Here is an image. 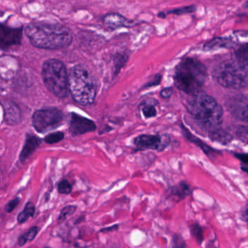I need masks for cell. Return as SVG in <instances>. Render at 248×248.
Segmentation results:
<instances>
[{"instance_id": "3", "label": "cell", "mask_w": 248, "mask_h": 248, "mask_svg": "<svg viewBox=\"0 0 248 248\" xmlns=\"http://www.w3.org/2000/svg\"><path fill=\"white\" fill-rule=\"evenodd\" d=\"M208 78L204 63L194 58H185L177 65L174 84L180 91L188 95L200 92Z\"/></svg>"}, {"instance_id": "2", "label": "cell", "mask_w": 248, "mask_h": 248, "mask_svg": "<svg viewBox=\"0 0 248 248\" xmlns=\"http://www.w3.org/2000/svg\"><path fill=\"white\" fill-rule=\"evenodd\" d=\"M185 107L194 120L208 132L220 127L223 121V107L211 95L200 91L189 95L186 101Z\"/></svg>"}, {"instance_id": "30", "label": "cell", "mask_w": 248, "mask_h": 248, "mask_svg": "<svg viewBox=\"0 0 248 248\" xmlns=\"http://www.w3.org/2000/svg\"><path fill=\"white\" fill-rule=\"evenodd\" d=\"M39 232V228L37 226H33L31 227L27 233H24V236H25L26 239H27V241H31L34 240L35 239L36 236H37V233Z\"/></svg>"}, {"instance_id": "7", "label": "cell", "mask_w": 248, "mask_h": 248, "mask_svg": "<svg viewBox=\"0 0 248 248\" xmlns=\"http://www.w3.org/2000/svg\"><path fill=\"white\" fill-rule=\"evenodd\" d=\"M63 114L56 108H46L35 111L33 114L32 124L39 133H47L62 124Z\"/></svg>"}, {"instance_id": "9", "label": "cell", "mask_w": 248, "mask_h": 248, "mask_svg": "<svg viewBox=\"0 0 248 248\" xmlns=\"http://www.w3.org/2000/svg\"><path fill=\"white\" fill-rule=\"evenodd\" d=\"M226 108L236 120L248 122V98L244 95L231 97L226 103Z\"/></svg>"}, {"instance_id": "20", "label": "cell", "mask_w": 248, "mask_h": 248, "mask_svg": "<svg viewBox=\"0 0 248 248\" xmlns=\"http://www.w3.org/2000/svg\"><path fill=\"white\" fill-rule=\"evenodd\" d=\"M35 213V206L32 202H28L26 204L24 210L18 216V221L19 223H24L28 220L30 217H33Z\"/></svg>"}, {"instance_id": "29", "label": "cell", "mask_w": 248, "mask_h": 248, "mask_svg": "<svg viewBox=\"0 0 248 248\" xmlns=\"http://www.w3.org/2000/svg\"><path fill=\"white\" fill-rule=\"evenodd\" d=\"M162 78V75L157 74V75H155L150 81H149L147 83L145 84V85H143V88L146 89V88H152V87L158 86V85L161 83Z\"/></svg>"}, {"instance_id": "11", "label": "cell", "mask_w": 248, "mask_h": 248, "mask_svg": "<svg viewBox=\"0 0 248 248\" xmlns=\"http://www.w3.org/2000/svg\"><path fill=\"white\" fill-rule=\"evenodd\" d=\"M21 29H14L0 24V48L6 49L21 43Z\"/></svg>"}, {"instance_id": "23", "label": "cell", "mask_w": 248, "mask_h": 248, "mask_svg": "<svg viewBox=\"0 0 248 248\" xmlns=\"http://www.w3.org/2000/svg\"><path fill=\"white\" fill-rule=\"evenodd\" d=\"M234 134L241 141L244 143H247L248 141V128L246 126H236L234 128Z\"/></svg>"}, {"instance_id": "36", "label": "cell", "mask_w": 248, "mask_h": 248, "mask_svg": "<svg viewBox=\"0 0 248 248\" xmlns=\"http://www.w3.org/2000/svg\"></svg>"}, {"instance_id": "15", "label": "cell", "mask_w": 248, "mask_h": 248, "mask_svg": "<svg viewBox=\"0 0 248 248\" xmlns=\"http://www.w3.org/2000/svg\"><path fill=\"white\" fill-rule=\"evenodd\" d=\"M41 143V140L39 138L34 136H28L26 139L25 144L23 148L22 152L20 155V160L21 162H24L26 159H28L31 156L34 151L38 148Z\"/></svg>"}, {"instance_id": "6", "label": "cell", "mask_w": 248, "mask_h": 248, "mask_svg": "<svg viewBox=\"0 0 248 248\" xmlns=\"http://www.w3.org/2000/svg\"><path fill=\"white\" fill-rule=\"evenodd\" d=\"M43 80L47 89L58 98H66L69 95V78L66 66L57 59L46 61L43 66Z\"/></svg>"}, {"instance_id": "28", "label": "cell", "mask_w": 248, "mask_h": 248, "mask_svg": "<svg viewBox=\"0 0 248 248\" xmlns=\"http://www.w3.org/2000/svg\"><path fill=\"white\" fill-rule=\"evenodd\" d=\"M234 156L241 162V169L245 172H248V156L247 154L236 153Z\"/></svg>"}, {"instance_id": "26", "label": "cell", "mask_w": 248, "mask_h": 248, "mask_svg": "<svg viewBox=\"0 0 248 248\" xmlns=\"http://www.w3.org/2000/svg\"><path fill=\"white\" fill-rule=\"evenodd\" d=\"M191 233H192L193 236H194L199 244H201L202 242L203 239H204L203 230L200 225L194 224L191 227Z\"/></svg>"}, {"instance_id": "31", "label": "cell", "mask_w": 248, "mask_h": 248, "mask_svg": "<svg viewBox=\"0 0 248 248\" xmlns=\"http://www.w3.org/2000/svg\"><path fill=\"white\" fill-rule=\"evenodd\" d=\"M172 248H186V244L179 235H175L172 240Z\"/></svg>"}, {"instance_id": "17", "label": "cell", "mask_w": 248, "mask_h": 248, "mask_svg": "<svg viewBox=\"0 0 248 248\" xmlns=\"http://www.w3.org/2000/svg\"><path fill=\"white\" fill-rule=\"evenodd\" d=\"M157 101L155 100H149V101H143L140 107H142L141 111L145 118L151 119L156 117L157 115L156 104Z\"/></svg>"}, {"instance_id": "22", "label": "cell", "mask_w": 248, "mask_h": 248, "mask_svg": "<svg viewBox=\"0 0 248 248\" xmlns=\"http://www.w3.org/2000/svg\"><path fill=\"white\" fill-rule=\"evenodd\" d=\"M197 5H188V6L182 7V8H175L165 13L167 14H174V15L181 16L184 14H192L197 11Z\"/></svg>"}, {"instance_id": "16", "label": "cell", "mask_w": 248, "mask_h": 248, "mask_svg": "<svg viewBox=\"0 0 248 248\" xmlns=\"http://www.w3.org/2000/svg\"><path fill=\"white\" fill-rule=\"evenodd\" d=\"M208 137L212 141L217 142L222 145H228L233 140V136L229 132L217 127L208 132Z\"/></svg>"}, {"instance_id": "34", "label": "cell", "mask_w": 248, "mask_h": 248, "mask_svg": "<svg viewBox=\"0 0 248 248\" xmlns=\"http://www.w3.org/2000/svg\"><path fill=\"white\" fill-rule=\"evenodd\" d=\"M27 239H26L25 236H24V234H23L22 236H20L19 239H18V245H19V246H24V245H25L26 243H27Z\"/></svg>"}, {"instance_id": "1", "label": "cell", "mask_w": 248, "mask_h": 248, "mask_svg": "<svg viewBox=\"0 0 248 248\" xmlns=\"http://www.w3.org/2000/svg\"><path fill=\"white\" fill-rule=\"evenodd\" d=\"M25 34L33 46L46 50L65 48L72 42L69 30L58 24L32 23L26 27Z\"/></svg>"}, {"instance_id": "35", "label": "cell", "mask_w": 248, "mask_h": 248, "mask_svg": "<svg viewBox=\"0 0 248 248\" xmlns=\"http://www.w3.org/2000/svg\"><path fill=\"white\" fill-rule=\"evenodd\" d=\"M158 17L160 18H165V17H166V14L164 12H159V14H158Z\"/></svg>"}, {"instance_id": "5", "label": "cell", "mask_w": 248, "mask_h": 248, "mask_svg": "<svg viewBox=\"0 0 248 248\" xmlns=\"http://www.w3.org/2000/svg\"><path fill=\"white\" fill-rule=\"evenodd\" d=\"M213 76L223 88L239 90L248 85V66L234 59L221 62L215 69Z\"/></svg>"}, {"instance_id": "13", "label": "cell", "mask_w": 248, "mask_h": 248, "mask_svg": "<svg viewBox=\"0 0 248 248\" xmlns=\"http://www.w3.org/2000/svg\"><path fill=\"white\" fill-rule=\"evenodd\" d=\"M181 129H182L183 134H184V136H185L186 139H188L190 142L199 146L209 157H215L216 155L220 153V151L216 150V149L210 147L209 145L206 144L204 142L200 140L199 138L194 136L184 124H181Z\"/></svg>"}, {"instance_id": "4", "label": "cell", "mask_w": 248, "mask_h": 248, "mask_svg": "<svg viewBox=\"0 0 248 248\" xmlns=\"http://www.w3.org/2000/svg\"><path fill=\"white\" fill-rule=\"evenodd\" d=\"M69 91L72 98L82 106L91 105L95 101L97 84L91 72L82 65L73 66L69 71Z\"/></svg>"}, {"instance_id": "25", "label": "cell", "mask_w": 248, "mask_h": 248, "mask_svg": "<svg viewBox=\"0 0 248 248\" xmlns=\"http://www.w3.org/2000/svg\"><path fill=\"white\" fill-rule=\"evenodd\" d=\"M63 138H64V135L62 132H56L46 136L45 138V141L49 144H53L63 140Z\"/></svg>"}, {"instance_id": "33", "label": "cell", "mask_w": 248, "mask_h": 248, "mask_svg": "<svg viewBox=\"0 0 248 248\" xmlns=\"http://www.w3.org/2000/svg\"><path fill=\"white\" fill-rule=\"evenodd\" d=\"M172 93H173V88L172 87H168L165 88L160 91V96L164 99H168L172 96Z\"/></svg>"}, {"instance_id": "24", "label": "cell", "mask_w": 248, "mask_h": 248, "mask_svg": "<svg viewBox=\"0 0 248 248\" xmlns=\"http://www.w3.org/2000/svg\"><path fill=\"white\" fill-rule=\"evenodd\" d=\"M78 207L75 205H69L65 207L61 212L60 216L59 217V223H62L63 220L67 218L68 216H72L76 211Z\"/></svg>"}, {"instance_id": "18", "label": "cell", "mask_w": 248, "mask_h": 248, "mask_svg": "<svg viewBox=\"0 0 248 248\" xmlns=\"http://www.w3.org/2000/svg\"><path fill=\"white\" fill-rule=\"evenodd\" d=\"M129 59V53L127 52H121L117 53L114 56V76H117L120 73L121 69L124 67V65L127 63Z\"/></svg>"}, {"instance_id": "19", "label": "cell", "mask_w": 248, "mask_h": 248, "mask_svg": "<svg viewBox=\"0 0 248 248\" xmlns=\"http://www.w3.org/2000/svg\"><path fill=\"white\" fill-rule=\"evenodd\" d=\"M191 194L189 186L186 183H181L179 185L173 187L171 190V194L174 197H178V200H183Z\"/></svg>"}, {"instance_id": "32", "label": "cell", "mask_w": 248, "mask_h": 248, "mask_svg": "<svg viewBox=\"0 0 248 248\" xmlns=\"http://www.w3.org/2000/svg\"><path fill=\"white\" fill-rule=\"evenodd\" d=\"M19 202V197H16V198L14 199V200H11V202H9L7 204L6 207H5V210H6L8 213H11L13 210H15L16 207L18 205Z\"/></svg>"}, {"instance_id": "12", "label": "cell", "mask_w": 248, "mask_h": 248, "mask_svg": "<svg viewBox=\"0 0 248 248\" xmlns=\"http://www.w3.org/2000/svg\"><path fill=\"white\" fill-rule=\"evenodd\" d=\"M103 23L108 30H116L123 27H131L133 26L132 21L117 13H110L103 18Z\"/></svg>"}, {"instance_id": "27", "label": "cell", "mask_w": 248, "mask_h": 248, "mask_svg": "<svg viewBox=\"0 0 248 248\" xmlns=\"http://www.w3.org/2000/svg\"><path fill=\"white\" fill-rule=\"evenodd\" d=\"M59 192L62 194H69L72 191V186L70 183L66 180L61 181L58 186Z\"/></svg>"}, {"instance_id": "10", "label": "cell", "mask_w": 248, "mask_h": 248, "mask_svg": "<svg viewBox=\"0 0 248 248\" xmlns=\"http://www.w3.org/2000/svg\"><path fill=\"white\" fill-rule=\"evenodd\" d=\"M69 125L70 132L74 136H80L96 130V124L93 120L75 113H72L71 114Z\"/></svg>"}, {"instance_id": "14", "label": "cell", "mask_w": 248, "mask_h": 248, "mask_svg": "<svg viewBox=\"0 0 248 248\" xmlns=\"http://www.w3.org/2000/svg\"><path fill=\"white\" fill-rule=\"evenodd\" d=\"M236 45L231 37H215L209 40L203 46L204 51H212L218 49H230Z\"/></svg>"}, {"instance_id": "21", "label": "cell", "mask_w": 248, "mask_h": 248, "mask_svg": "<svg viewBox=\"0 0 248 248\" xmlns=\"http://www.w3.org/2000/svg\"><path fill=\"white\" fill-rule=\"evenodd\" d=\"M248 45L245 44L241 46L239 48L235 51L233 59L239 62L241 64L245 66H248Z\"/></svg>"}, {"instance_id": "8", "label": "cell", "mask_w": 248, "mask_h": 248, "mask_svg": "<svg viewBox=\"0 0 248 248\" xmlns=\"http://www.w3.org/2000/svg\"><path fill=\"white\" fill-rule=\"evenodd\" d=\"M170 142L169 135H148L143 134L135 138L133 140L137 151L156 150L158 152L164 150Z\"/></svg>"}]
</instances>
